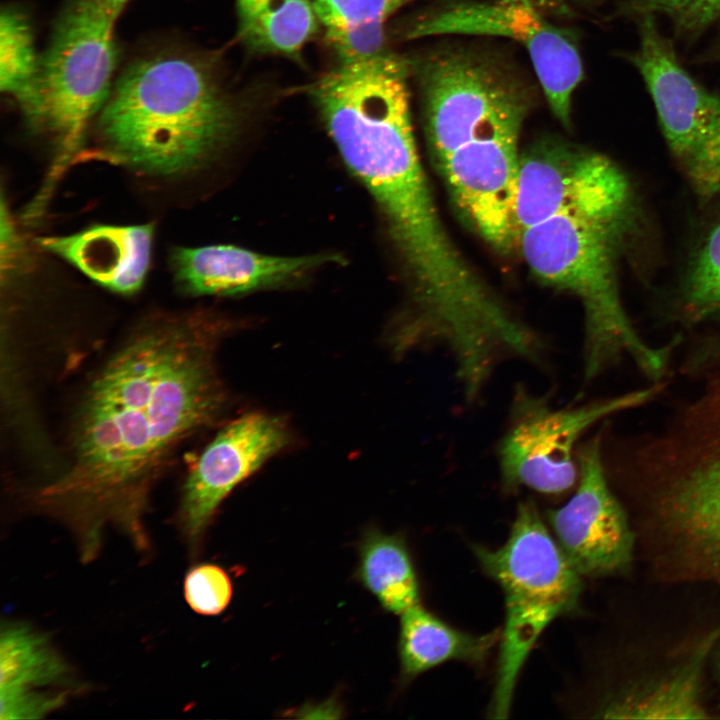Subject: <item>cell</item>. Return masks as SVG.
Segmentation results:
<instances>
[{
  "mask_svg": "<svg viewBox=\"0 0 720 720\" xmlns=\"http://www.w3.org/2000/svg\"><path fill=\"white\" fill-rule=\"evenodd\" d=\"M715 635H711L683 665L661 679L619 697L603 710L618 719H703L700 701L702 669Z\"/></svg>",
  "mask_w": 720,
  "mask_h": 720,
  "instance_id": "ac0fdd59",
  "label": "cell"
},
{
  "mask_svg": "<svg viewBox=\"0 0 720 720\" xmlns=\"http://www.w3.org/2000/svg\"><path fill=\"white\" fill-rule=\"evenodd\" d=\"M313 6L341 62L385 52L384 23L393 13L390 0H314Z\"/></svg>",
  "mask_w": 720,
  "mask_h": 720,
  "instance_id": "44dd1931",
  "label": "cell"
},
{
  "mask_svg": "<svg viewBox=\"0 0 720 720\" xmlns=\"http://www.w3.org/2000/svg\"><path fill=\"white\" fill-rule=\"evenodd\" d=\"M413 1V0H390L391 2V9L392 12L396 11L398 8L403 6L404 4Z\"/></svg>",
  "mask_w": 720,
  "mask_h": 720,
  "instance_id": "83f0119b",
  "label": "cell"
},
{
  "mask_svg": "<svg viewBox=\"0 0 720 720\" xmlns=\"http://www.w3.org/2000/svg\"><path fill=\"white\" fill-rule=\"evenodd\" d=\"M410 61L392 53L341 62L310 87L348 168L385 217L412 289L438 295L470 272L447 234L417 153L408 79Z\"/></svg>",
  "mask_w": 720,
  "mask_h": 720,
  "instance_id": "7a4b0ae2",
  "label": "cell"
},
{
  "mask_svg": "<svg viewBox=\"0 0 720 720\" xmlns=\"http://www.w3.org/2000/svg\"><path fill=\"white\" fill-rule=\"evenodd\" d=\"M186 603L196 613L213 616L225 610L232 597V582L226 571L212 563L193 566L183 583Z\"/></svg>",
  "mask_w": 720,
  "mask_h": 720,
  "instance_id": "d4e9b609",
  "label": "cell"
},
{
  "mask_svg": "<svg viewBox=\"0 0 720 720\" xmlns=\"http://www.w3.org/2000/svg\"><path fill=\"white\" fill-rule=\"evenodd\" d=\"M239 33L256 51L296 54L316 33L309 0H237Z\"/></svg>",
  "mask_w": 720,
  "mask_h": 720,
  "instance_id": "ffe728a7",
  "label": "cell"
},
{
  "mask_svg": "<svg viewBox=\"0 0 720 720\" xmlns=\"http://www.w3.org/2000/svg\"><path fill=\"white\" fill-rule=\"evenodd\" d=\"M32 31L24 15L4 7L0 14V89L15 98L21 109L27 104L38 72Z\"/></svg>",
  "mask_w": 720,
  "mask_h": 720,
  "instance_id": "603a6c76",
  "label": "cell"
},
{
  "mask_svg": "<svg viewBox=\"0 0 720 720\" xmlns=\"http://www.w3.org/2000/svg\"><path fill=\"white\" fill-rule=\"evenodd\" d=\"M408 39L443 35L509 38L524 48L553 115L571 122V102L584 77L575 37L549 18L505 0H450L418 17L404 30Z\"/></svg>",
  "mask_w": 720,
  "mask_h": 720,
  "instance_id": "30bf717a",
  "label": "cell"
},
{
  "mask_svg": "<svg viewBox=\"0 0 720 720\" xmlns=\"http://www.w3.org/2000/svg\"><path fill=\"white\" fill-rule=\"evenodd\" d=\"M472 549L504 595L505 622L490 710L491 717L502 719L510 712L519 673L542 632L576 609L581 576L529 500L519 503L503 545Z\"/></svg>",
  "mask_w": 720,
  "mask_h": 720,
  "instance_id": "5b68a950",
  "label": "cell"
},
{
  "mask_svg": "<svg viewBox=\"0 0 720 720\" xmlns=\"http://www.w3.org/2000/svg\"><path fill=\"white\" fill-rule=\"evenodd\" d=\"M719 667H720V662H719Z\"/></svg>",
  "mask_w": 720,
  "mask_h": 720,
  "instance_id": "4dcf8cb0",
  "label": "cell"
},
{
  "mask_svg": "<svg viewBox=\"0 0 720 720\" xmlns=\"http://www.w3.org/2000/svg\"><path fill=\"white\" fill-rule=\"evenodd\" d=\"M662 382L574 408H554L519 390L497 458L506 488L561 494L577 484L576 445L601 420L646 405L662 391Z\"/></svg>",
  "mask_w": 720,
  "mask_h": 720,
  "instance_id": "9c48e42d",
  "label": "cell"
},
{
  "mask_svg": "<svg viewBox=\"0 0 720 720\" xmlns=\"http://www.w3.org/2000/svg\"><path fill=\"white\" fill-rule=\"evenodd\" d=\"M75 689L70 665L44 634L20 622L2 626L1 720L43 717L61 707Z\"/></svg>",
  "mask_w": 720,
  "mask_h": 720,
  "instance_id": "5bb4252c",
  "label": "cell"
},
{
  "mask_svg": "<svg viewBox=\"0 0 720 720\" xmlns=\"http://www.w3.org/2000/svg\"><path fill=\"white\" fill-rule=\"evenodd\" d=\"M331 259L329 255L286 257L234 245H208L175 248L170 264L184 292L233 296L294 282Z\"/></svg>",
  "mask_w": 720,
  "mask_h": 720,
  "instance_id": "9a60e30c",
  "label": "cell"
},
{
  "mask_svg": "<svg viewBox=\"0 0 720 720\" xmlns=\"http://www.w3.org/2000/svg\"><path fill=\"white\" fill-rule=\"evenodd\" d=\"M398 651L402 674L415 677L448 661L480 664L499 643L501 632L458 630L417 603L400 615Z\"/></svg>",
  "mask_w": 720,
  "mask_h": 720,
  "instance_id": "e0dca14e",
  "label": "cell"
},
{
  "mask_svg": "<svg viewBox=\"0 0 720 720\" xmlns=\"http://www.w3.org/2000/svg\"><path fill=\"white\" fill-rule=\"evenodd\" d=\"M680 307L689 323L720 322V216L690 256L680 288Z\"/></svg>",
  "mask_w": 720,
  "mask_h": 720,
  "instance_id": "7402d4cb",
  "label": "cell"
},
{
  "mask_svg": "<svg viewBox=\"0 0 720 720\" xmlns=\"http://www.w3.org/2000/svg\"><path fill=\"white\" fill-rule=\"evenodd\" d=\"M573 1H575V2H577L578 4H581V5H589V6H591V5H593V4L599 3L601 0H573Z\"/></svg>",
  "mask_w": 720,
  "mask_h": 720,
  "instance_id": "f1b7e54d",
  "label": "cell"
},
{
  "mask_svg": "<svg viewBox=\"0 0 720 720\" xmlns=\"http://www.w3.org/2000/svg\"><path fill=\"white\" fill-rule=\"evenodd\" d=\"M715 56H717L720 59V38L718 40L716 49H715Z\"/></svg>",
  "mask_w": 720,
  "mask_h": 720,
  "instance_id": "f546056e",
  "label": "cell"
},
{
  "mask_svg": "<svg viewBox=\"0 0 720 720\" xmlns=\"http://www.w3.org/2000/svg\"><path fill=\"white\" fill-rule=\"evenodd\" d=\"M642 448L637 471L655 480L658 512L720 569V373Z\"/></svg>",
  "mask_w": 720,
  "mask_h": 720,
  "instance_id": "8992f818",
  "label": "cell"
},
{
  "mask_svg": "<svg viewBox=\"0 0 720 720\" xmlns=\"http://www.w3.org/2000/svg\"><path fill=\"white\" fill-rule=\"evenodd\" d=\"M115 20L101 0H72L39 58L22 111L34 128L52 136L61 163L80 148L89 122L110 96Z\"/></svg>",
  "mask_w": 720,
  "mask_h": 720,
  "instance_id": "52a82bcc",
  "label": "cell"
},
{
  "mask_svg": "<svg viewBox=\"0 0 720 720\" xmlns=\"http://www.w3.org/2000/svg\"><path fill=\"white\" fill-rule=\"evenodd\" d=\"M526 5L547 18L569 19L574 11L568 0H505Z\"/></svg>",
  "mask_w": 720,
  "mask_h": 720,
  "instance_id": "484cf974",
  "label": "cell"
},
{
  "mask_svg": "<svg viewBox=\"0 0 720 720\" xmlns=\"http://www.w3.org/2000/svg\"><path fill=\"white\" fill-rule=\"evenodd\" d=\"M236 123L233 104L203 64L166 54L139 60L122 74L101 110L99 130L120 162L177 177L207 164Z\"/></svg>",
  "mask_w": 720,
  "mask_h": 720,
  "instance_id": "277c9868",
  "label": "cell"
},
{
  "mask_svg": "<svg viewBox=\"0 0 720 720\" xmlns=\"http://www.w3.org/2000/svg\"><path fill=\"white\" fill-rule=\"evenodd\" d=\"M152 223L92 225L80 232L39 239L91 280L120 294H133L146 278L153 243Z\"/></svg>",
  "mask_w": 720,
  "mask_h": 720,
  "instance_id": "2e32d148",
  "label": "cell"
},
{
  "mask_svg": "<svg viewBox=\"0 0 720 720\" xmlns=\"http://www.w3.org/2000/svg\"><path fill=\"white\" fill-rule=\"evenodd\" d=\"M288 443L285 425L259 413L244 415L218 432L189 472L178 509V528L192 552L228 494Z\"/></svg>",
  "mask_w": 720,
  "mask_h": 720,
  "instance_id": "7c38bea8",
  "label": "cell"
},
{
  "mask_svg": "<svg viewBox=\"0 0 720 720\" xmlns=\"http://www.w3.org/2000/svg\"><path fill=\"white\" fill-rule=\"evenodd\" d=\"M656 18L635 19L639 41L627 57L646 84L680 171L701 200H710L720 194V94L681 65Z\"/></svg>",
  "mask_w": 720,
  "mask_h": 720,
  "instance_id": "ba28073f",
  "label": "cell"
},
{
  "mask_svg": "<svg viewBox=\"0 0 720 720\" xmlns=\"http://www.w3.org/2000/svg\"><path fill=\"white\" fill-rule=\"evenodd\" d=\"M357 576L381 606L400 615L419 603V586L406 543L377 529L366 532L359 547Z\"/></svg>",
  "mask_w": 720,
  "mask_h": 720,
  "instance_id": "d6986e66",
  "label": "cell"
},
{
  "mask_svg": "<svg viewBox=\"0 0 720 720\" xmlns=\"http://www.w3.org/2000/svg\"><path fill=\"white\" fill-rule=\"evenodd\" d=\"M215 328L197 315L147 321L91 381L72 432L64 472L34 506L72 534L94 560L108 527L142 553L151 488L174 448L216 415L222 394L212 367Z\"/></svg>",
  "mask_w": 720,
  "mask_h": 720,
  "instance_id": "6da1fadb",
  "label": "cell"
},
{
  "mask_svg": "<svg viewBox=\"0 0 720 720\" xmlns=\"http://www.w3.org/2000/svg\"><path fill=\"white\" fill-rule=\"evenodd\" d=\"M108 11L117 18L123 10L128 0H101Z\"/></svg>",
  "mask_w": 720,
  "mask_h": 720,
  "instance_id": "4316f807",
  "label": "cell"
},
{
  "mask_svg": "<svg viewBox=\"0 0 720 720\" xmlns=\"http://www.w3.org/2000/svg\"><path fill=\"white\" fill-rule=\"evenodd\" d=\"M647 14L664 17L677 37L693 39L720 20V0H624L617 7L618 16Z\"/></svg>",
  "mask_w": 720,
  "mask_h": 720,
  "instance_id": "cb8c5ba5",
  "label": "cell"
},
{
  "mask_svg": "<svg viewBox=\"0 0 720 720\" xmlns=\"http://www.w3.org/2000/svg\"><path fill=\"white\" fill-rule=\"evenodd\" d=\"M579 478L572 497L547 512L555 539L580 576H603L628 568L634 536L626 513L612 492L601 439L577 451Z\"/></svg>",
  "mask_w": 720,
  "mask_h": 720,
  "instance_id": "8fae6325",
  "label": "cell"
},
{
  "mask_svg": "<svg viewBox=\"0 0 720 720\" xmlns=\"http://www.w3.org/2000/svg\"><path fill=\"white\" fill-rule=\"evenodd\" d=\"M634 212V194L626 179L517 232L516 246L536 277L574 295L582 305L586 381L629 358L649 380L660 382L675 347H655L643 340L621 300L617 267Z\"/></svg>",
  "mask_w": 720,
  "mask_h": 720,
  "instance_id": "3957f363",
  "label": "cell"
},
{
  "mask_svg": "<svg viewBox=\"0 0 720 720\" xmlns=\"http://www.w3.org/2000/svg\"><path fill=\"white\" fill-rule=\"evenodd\" d=\"M520 133L508 129L474 138L435 163L459 210L501 252L516 246Z\"/></svg>",
  "mask_w": 720,
  "mask_h": 720,
  "instance_id": "4fadbf2b",
  "label": "cell"
}]
</instances>
